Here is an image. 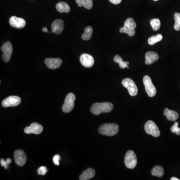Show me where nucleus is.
Masks as SVG:
<instances>
[{
	"label": "nucleus",
	"instance_id": "obj_1",
	"mask_svg": "<svg viewBox=\"0 0 180 180\" xmlns=\"http://www.w3.org/2000/svg\"><path fill=\"white\" fill-rule=\"evenodd\" d=\"M113 107L111 103H96L91 107V112L94 115H99L103 113L111 112Z\"/></svg>",
	"mask_w": 180,
	"mask_h": 180
},
{
	"label": "nucleus",
	"instance_id": "obj_2",
	"mask_svg": "<svg viewBox=\"0 0 180 180\" xmlns=\"http://www.w3.org/2000/svg\"><path fill=\"white\" fill-rule=\"evenodd\" d=\"M119 127L116 124H105L102 125L99 129V132L102 135L108 136H113L118 133Z\"/></svg>",
	"mask_w": 180,
	"mask_h": 180
},
{
	"label": "nucleus",
	"instance_id": "obj_3",
	"mask_svg": "<svg viewBox=\"0 0 180 180\" xmlns=\"http://www.w3.org/2000/svg\"><path fill=\"white\" fill-rule=\"evenodd\" d=\"M75 95L74 94L69 93L67 95L62 107V110L64 113H68L72 110L75 106Z\"/></svg>",
	"mask_w": 180,
	"mask_h": 180
},
{
	"label": "nucleus",
	"instance_id": "obj_4",
	"mask_svg": "<svg viewBox=\"0 0 180 180\" xmlns=\"http://www.w3.org/2000/svg\"><path fill=\"white\" fill-rule=\"evenodd\" d=\"M125 164L129 169L135 168L137 164V158L135 153L132 150L128 151L125 155Z\"/></svg>",
	"mask_w": 180,
	"mask_h": 180
},
{
	"label": "nucleus",
	"instance_id": "obj_5",
	"mask_svg": "<svg viewBox=\"0 0 180 180\" xmlns=\"http://www.w3.org/2000/svg\"><path fill=\"white\" fill-rule=\"evenodd\" d=\"M143 83L146 92L150 97H153L156 94V89L152 82V80L148 76H145L143 78Z\"/></svg>",
	"mask_w": 180,
	"mask_h": 180
},
{
	"label": "nucleus",
	"instance_id": "obj_6",
	"mask_svg": "<svg viewBox=\"0 0 180 180\" xmlns=\"http://www.w3.org/2000/svg\"><path fill=\"white\" fill-rule=\"evenodd\" d=\"M145 130L148 134L154 137H158L160 135V131L156 124L152 121H148L145 125Z\"/></svg>",
	"mask_w": 180,
	"mask_h": 180
},
{
	"label": "nucleus",
	"instance_id": "obj_7",
	"mask_svg": "<svg viewBox=\"0 0 180 180\" xmlns=\"http://www.w3.org/2000/svg\"><path fill=\"white\" fill-rule=\"evenodd\" d=\"M122 85L127 88L129 94L132 96H135L138 94V88L135 82L130 78H126L122 81Z\"/></svg>",
	"mask_w": 180,
	"mask_h": 180
},
{
	"label": "nucleus",
	"instance_id": "obj_8",
	"mask_svg": "<svg viewBox=\"0 0 180 180\" xmlns=\"http://www.w3.org/2000/svg\"><path fill=\"white\" fill-rule=\"evenodd\" d=\"M2 51L3 52L2 59L5 62H8L10 60L13 53V47L10 42H7L3 44L1 47Z\"/></svg>",
	"mask_w": 180,
	"mask_h": 180
},
{
	"label": "nucleus",
	"instance_id": "obj_9",
	"mask_svg": "<svg viewBox=\"0 0 180 180\" xmlns=\"http://www.w3.org/2000/svg\"><path fill=\"white\" fill-rule=\"evenodd\" d=\"M21 100L19 97L12 96L4 100L2 103V105L5 108L16 107L18 106L21 103Z\"/></svg>",
	"mask_w": 180,
	"mask_h": 180
},
{
	"label": "nucleus",
	"instance_id": "obj_10",
	"mask_svg": "<svg viewBox=\"0 0 180 180\" xmlns=\"http://www.w3.org/2000/svg\"><path fill=\"white\" fill-rule=\"evenodd\" d=\"M9 23L12 27L18 29L24 28L26 26V22L23 18L12 16L9 19Z\"/></svg>",
	"mask_w": 180,
	"mask_h": 180
},
{
	"label": "nucleus",
	"instance_id": "obj_11",
	"mask_svg": "<svg viewBox=\"0 0 180 180\" xmlns=\"http://www.w3.org/2000/svg\"><path fill=\"white\" fill-rule=\"evenodd\" d=\"M14 159L18 166H23L27 162V156L23 150H18L15 152Z\"/></svg>",
	"mask_w": 180,
	"mask_h": 180
},
{
	"label": "nucleus",
	"instance_id": "obj_12",
	"mask_svg": "<svg viewBox=\"0 0 180 180\" xmlns=\"http://www.w3.org/2000/svg\"><path fill=\"white\" fill-rule=\"evenodd\" d=\"M43 127L42 125L37 123H33L30 126L27 127L24 129V132L27 134H34L38 135L43 132Z\"/></svg>",
	"mask_w": 180,
	"mask_h": 180
},
{
	"label": "nucleus",
	"instance_id": "obj_13",
	"mask_svg": "<svg viewBox=\"0 0 180 180\" xmlns=\"http://www.w3.org/2000/svg\"><path fill=\"white\" fill-rule=\"evenodd\" d=\"M80 61L84 67L90 68L92 67L94 64V59L93 57L89 54H83L80 56Z\"/></svg>",
	"mask_w": 180,
	"mask_h": 180
},
{
	"label": "nucleus",
	"instance_id": "obj_14",
	"mask_svg": "<svg viewBox=\"0 0 180 180\" xmlns=\"http://www.w3.org/2000/svg\"><path fill=\"white\" fill-rule=\"evenodd\" d=\"M45 63L48 68L56 69L61 66L62 60L59 58H47L45 60Z\"/></svg>",
	"mask_w": 180,
	"mask_h": 180
},
{
	"label": "nucleus",
	"instance_id": "obj_15",
	"mask_svg": "<svg viewBox=\"0 0 180 180\" xmlns=\"http://www.w3.org/2000/svg\"><path fill=\"white\" fill-rule=\"evenodd\" d=\"M51 28L52 32L56 34H60L64 30V22L61 19H57L53 22Z\"/></svg>",
	"mask_w": 180,
	"mask_h": 180
},
{
	"label": "nucleus",
	"instance_id": "obj_16",
	"mask_svg": "<svg viewBox=\"0 0 180 180\" xmlns=\"http://www.w3.org/2000/svg\"><path fill=\"white\" fill-rule=\"evenodd\" d=\"M159 58V55L157 53L154 52H148L145 55V63L147 65H151L157 61Z\"/></svg>",
	"mask_w": 180,
	"mask_h": 180
},
{
	"label": "nucleus",
	"instance_id": "obj_17",
	"mask_svg": "<svg viewBox=\"0 0 180 180\" xmlns=\"http://www.w3.org/2000/svg\"><path fill=\"white\" fill-rule=\"evenodd\" d=\"M164 115L166 117L168 120L171 121H175L179 117V114L176 111H173L166 108L164 111Z\"/></svg>",
	"mask_w": 180,
	"mask_h": 180
},
{
	"label": "nucleus",
	"instance_id": "obj_18",
	"mask_svg": "<svg viewBox=\"0 0 180 180\" xmlns=\"http://www.w3.org/2000/svg\"><path fill=\"white\" fill-rule=\"evenodd\" d=\"M95 175V171L94 169L92 168L88 169L83 172L80 176V180H88L92 179Z\"/></svg>",
	"mask_w": 180,
	"mask_h": 180
},
{
	"label": "nucleus",
	"instance_id": "obj_19",
	"mask_svg": "<svg viewBox=\"0 0 180 180\" xmlns=\"http://www.w3.org/2000/svg\"><path fill=\"white\" fill-rule=\"evenodd\" d=\"M56 9L60 13H69L70 11V7L65 2H60L56 5Z\"/></svg>",
	"mask_w": 180,
	"mask_h": 180
},
{
	"label": "nucleus",
	"instance_id": "obj_20",
	"mask_svg": "<svg viewBox=\"0 0 180 180\" xmlns=\"http://www.w3.org/2000/svg\"><path fill=\"white\" fill-rule=\"evenodd\" d=\"M151 173L153 176L161 178L164 176V171L161 166H157L152 169Z\"/></svg>",
	"mask_w": 180,
	"mask_h": 180
},
{
	"label": "nucleus",
	"instance_id": "obj_21",
	"mask_svg": "<svg viewBox=\"0 0 180 180\" xmlns=\"http://www.w3.org/2000/svg\"><path fill=\"white\" fill-rule=\"evenodd\" d=\"M114 60L115 61V62L119 64L120 67L121 68L124 69L125 68H129L128 66L129 64V62L123 61L122 58L119 55L115 56L114 58Z\"/></svg>",
	"mask_w": 180,
	"mask_h": 180
},
{
	"label": "nucleus",
	"instance_id": "obj_22",
	"mask_svg": "<svg viewBox=\"0 0 180 180\" xmlns=\"http://www.w3.org/2000/svg\"><path fill=\"white\" fill-rule=\"evenodd\" d=\"M93 33V29L91 27H87L85 29V33L82 36V38L85 41H88L91 38Z\"/></svg>",
	"mask_w": 180,
	"mask_h": 180
},
{
	"label": "nucleus",
	"instance_id": "obj_23",
	"mask_svg": "<svg viewBox=\"0 0 180 180\" xmlns=\"http://www.w3.org/2000/svg\"><path fill=\"white\" fill-rule=\"evenodd\" d=\"M163 39V36L161 34H157L156 36H153L149 38L148 39V44L150 45H153L154 44L161 41Z\"/></svg>",
	"mask_w": 180,
	"mask_h": 180
},
{
	"label": "nucleus",
	"instance_id": "obj_24",
	"mask_svg": "<svg viewBox=\"0 0 180 180\" xmlns=\"http://www.w3.org/2000/svg\"><path fill=\"white\" fill-rule=\"evenodd\" d=\"M120 32L122 33H126L127 34H128L130 37H132L135 34V29L131 28L130 27L125 25H124L123 27L120 28Z\"/></svg>",
	"mask_w": 180,
	"mask_h": 180
},
{
	"label": "nucleus",
	"instance_id": "obj_25",
	"mask_svg": "<svg viewBox=\"0 0 180 180\" xmlns=\"http://www.w3.org/2000/svg\"><path fill=\"white\" fill-rule=\"evenodd\" d=\"M150 24L154 31H157L160 28V20L159 19H153L150 21Z\"/></svg>",
	"mask_w": 180,
	"mask_h": 180
},
{
	"label": "nucleus",
	"instance_id": "obj_26",
	"mask_svg": "<svg viewBox=\"0 0 180 180\" xmlns=\"http://www.w3.org/2000/svg\"><path fill=\"white\" fill-rule=\"evenodd\" d=\"M175 23L174 29L176 31L180 30V13H176L174 15Z\"/></svg>",
	"mask_w": 180,
	"mask_h": 180
},
{
	"label": "nucleus",
	"instance_id": "obj_27",
	"mask_svg": "<svg viewBox=\"0 0 180 180\" xmlns=\"http://www.w3.org/2000/svg\"><path fill=\"white\" fill-rule=\"evenodd\" d=\"M124 25L128 26V27H130L131 28L133 29H135L137 26L136 23H135V21L133 19L131 18H129L127 19L126 21H125Z\"/></svg>",
	"mask_w": 180,
	"mask_h": 180
},
{
	"label": "nucleus",
	"instance_id": "obj_28",
	"mask_svg": "<svg viewBox=\"0 0 180 180\" xmlns=\"http://www.w3.org/2000/svg\"><path fill=\"white\" fill-rule=\"evenodd\" d=\"M179 124L178 122H175V124L171 128V131L173 133H176L177 135H180V128L178 127Z\"/></svg>",
	"mask_w": 180,
	"mask_h": 180
},
{
	"label": "nucleus",
	"instance_id": "obj_29",
	"mask_svg": "<svg viewBox=\"0 0 180 180\" xmlns=\"http://www.w3.org/2000/svg\"><path fill=\"white\" fill-rule=\"evenodd\" d=\"M83 6L87 9L90 10L93 7V0H83Z\"/></svg>",
	"mask_w": 180,
	"mask_h": 180
},
{
	"label": "nucleus",
	"instance_id": "obj_30",
	"mask_svg": "<svg viewBox=\"0 0 180 180\" xmlns=\"http://www.w3.org/2000/svg\"><path fill=\"white\" fill-rule=\"evenodd\" d=\"M12 162L11 159L8 158L6 161L3 159H1V165L5 168V169H7L9 168V165Z\"/></svg>",
	"mask_w": 180,
	"mask_h": 180
},
{
	"label": "nucleus",
	"instance_id": "obj_31",
	"mask_svg": "<svg viewBox=\"0 0 180 180\" xmlns=\"http://www.w3.org/2000/svg\"><path fill=\"white\" fill-rule=\"evenodd\" d=\"M47 172H48V170H47V168L45 167V166L40 167L38 170V174L40 175H43V176L46 174Z\"/></svg>",
	"mask_w": 180,
	"mask_h": 180
},
{
	"label": "nucleus",
	"instance_id": "obj_32",
	"mask_svg": "<svg viewBox=\"0 0 180 180\" xmlns=\"http://www.w3.org/2000/svg\"><path fill=\"white\" fill-rule=\"evenodd\" d=\"M61 159V157H60L59 155H56L55 156H54L53 157V162H54V164L57 165V166H59L60 165V163H59V161Z\"/></svg>",
	"mask_w": 180,
	"mask_h": 180
},
{
	"label": "nucleus",
	"instance_id": "obj_33",
	"mask_svg": "<svg viewBox=\"0 0 180 180\" xmlns=\"http://www.w3.org/2000/svg\"><path fill=\"white\" fill-rule=\"evenodd\" d=\"M109 1L111 3L115 5L119 4L122 1V0H109Z\"/></svg>",
	"mask_w": 180,
	"mask_h": 180
},
{
	"label": "nucleus",
	"instance_id": "obj_34",
	"mask_svg": "<svg viewBox=\"0 0 180 180\" xmlns=\"http://www.w3.org/2000/svg\"><path fill=\"white\" fill-rule=\"evenodd\" d=\"M76 2L78 4V6H79V7L83 6V0H76Z\"/></svg>",
	"mask_w": 180,
	"mask_h": 180
},
{
	"label": "nucleus",
	"instance_id": "obj_35",
	"mask_svg": "<svg viewBox=\"0 0 180 180\" xmlns=\"http://www.w3.org/2000/svg\"><path fill=\"white\" fill-rule=\"evenodd\" d=\"M42 30H43V31L44 32H45V33H47V32H48V29H47V27H44L43 29H42Z\"/></svg>",
	"mask_w": 180,
	"mask_h": 180
},
{
	"label": "nucleus",
	"instance_id": "obj_36",
	"mask_svg": "<svg viewBox=\"0 0 180 180\" xmlns=\"http://www.w3.org/2000/svg\"><path fill=\"white\" fill-rule=\"evenodd\" d=\"M171 180H179V179L176 177H172L171 178Z\"/></svg>",
	"mask_w": 180,
	"mask_h": 180
},
{
	"label": "nucleus",
	"instance_id": "obj_37",
	"mask_svg": "<svg viewBox=\"0 0 180 180\" xmlns=\"http://www.w3.org/2000/svg\"><path fill=\"white\" fill-rule=\"evenodd\" d=\"M154 1H157L158 0H154Z\"/></svg>",
	"mask_w": 180,
	"mask_h": 180
}]
</instances>
